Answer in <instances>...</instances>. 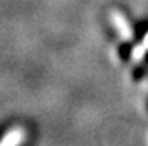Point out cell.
Instances as JSON below:
<instances>
[{
  "instance_id": "6da1fadb",
  "label": "cell",
  "mask_w": 148,
  "mask_h": 146,
  "mask_svg": "<svg viewBox=\"0 0 148 146\" xmlns=\"http://www.w3.org/2000/svg\"><path fill=\"white\" fill-rule=\"evenodd\" d=\"M111 20H112V22L115 24L117 30L120 31V34L124 39H132L133 37V27H132V24L129 22V20L120 11H112L111 12Z\"/></svg>"
},
{
  "instance_id": "7a4b0ae2",
  "label": "cell",
  "mask_w": 148,
  "mask_h": 146,
  "mask_svg": "<svg viewBox=\"0 0 148 146\" xmlns=\"http://www.w3.org/2000/svg\"><path fill=\"white\" fill-rule=\"evenodd\" d=\"M132 55V46H130L129 43H124V45H121L120 49H118V57L123 60V61H126V60Z\"/></svg>"
},
{
  "instance_id": "3957f363",
  "label": "cell",
  "mask_w": 148,
  "mask_h": 146,
  "mask_svg": "<svg viewBox=\"0 0 148 146\" xmlns=\"http://www.w3.org/2000/svg\"><path fill=\"white\" fill-rule=\"evenodd\" d=\"M142 75H144V66H139V67H136L135 70H133V79H135V81L141 79Z\"/></svg>"
},
{
  "instance_id": "277c9868",
  "label": "cell",
  "mask_w": 148,
  "mask_h": 146,
  "mask_svg": "<svg viewBox=\"0 0 148 146\" xmlns=\"http://www.w3.org/2000/svg\"><path fill=\"white\" fill-rule=\"evenodd\" d=\"M144 46L148 49V33L145 34V37H144Z\"/></svg>"
},
{
  "instance_id": "5b68a950",
  "label": "cell",
  "mask_w": 148,
  "mask_h": 146,
  "mask_svg": "<svg viewBox=\"0 0 148 146\" xmlns=\"http://www.w3.org/2000/svg\"><path fill=\"white\" fill-rule=\"evenodd\" d=\"M147 110H148V98H147Z\"/></svg>"
}]
</instances>
